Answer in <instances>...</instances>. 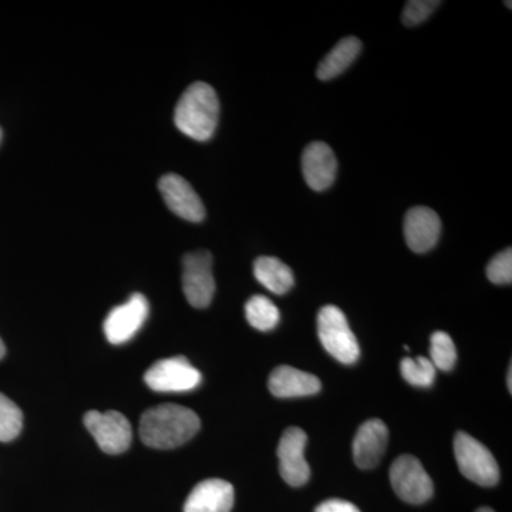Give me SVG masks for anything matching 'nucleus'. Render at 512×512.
I'll list each match as a JSON object with an SVG mask.
<instances>
[{
  "label": "nucleus",
  "instance_id": "1",
  "mask_svg": "<svg viewBox=\"0 0 512 512\" xmlns=\"http://www.w3.org/2000/svg\"><path fill=\"white\" fill-rule=\"evenodd\" d=\"M201 429L198 414L180 404H158L141 416L140 436L143 443L158 450L183 446Z\"/></svg>",
  "mask_w": 512,
  "mask_h": 512
},
{
  "label": "nucleus",
  "instance_id": "2",
  "mask_svg": "<svg viewBox=\"0 0 512 512\" xmlns=\"http://www.w3.org/2000/svg\"><path fill=\"white\" fill-rule=\"evenodd\" d=\"M220 120V100L210 84L197 82L185 90L177 109L175 126L195 141H208L214 136Z\"/></svg>",
  "mask_w": 512,
  "mask_h": 512
},
{
  "label": "nucleus",
  "instance_id": "3",
  "mask_svg": "<svg viewBox=\"0 0 512 512\" xmlns=\"http://www.w3.org/2000/svg\"><path fill=\"white\" fill-rule=\"evenodd\" d=\"M318 335L326 352L340 363L353 365L359 359V343L350 329L345 313L338 306L328 305L320 309Z\"/></svg>",
  "mask_w": 512,
  "mask_h": 512
},
{
  "label": "nucleus",
  "instance_id": "4",
  "mask_svg": "<svg viewBox=\"0 0 512 512\" xmlns=\"http://www.w3.org/2000/svg\"><path fill=\"white\" fill-rule=\"evenodd\" d=\"M454 454L461 474L483 487H493L500 480V468L491 451L464 431L454 439Z\"/></svg>",
  "mask_w": 512,
  "mask_h": 512
},
{
  "label": "nucleus",
  "instance_id": "5",
  "mask_svg": "<svg viewBox=\"0 0 512 512\" xmlns=\"http://www.w3.org/2000/svg\"><path fill=\"white\" fill-rule=\"evenodd\" d=\"M147 386L158 393H185L200 386V370L187 357L175 356L158 360L144 375Z\"/></svg>",
  "mask_w": 512,
  "mask_h": 512
},
{
  "label": "nucleus",
  "instance_id": "6",
  "mask_svg": "<svg viewBox=\"0 0 512 512\" xmlns=\"http://www.w3.org/2000/svg\"><path fill=\"white\" fill-rule=\"evenodd\" d=\"M393 490L409 504H424L433 497L434 485L427 471L416 457L402 456L390 467Z\"/></svg>",
  "mask_w": 512,
  "mask_h": 512
},
{
  "label": "nucleus",
  "instance_id": "7",
  "mask_svg": "<svg viewBox=\"0 0 512 512\" xmlns=\"http://www.w3.org/2000/svg\"><path fill=\"white\" fill-rule=\"evenodd\" d=\"M84 424L97 441L101 450L107 454H121L130 447L133 429L130 421L119 412H92L84 414Z\"/></svg>",
  "mask_w": 512,
  "mask_h": 512
},
{
  "label": "nucleus",
  "instance_id": "8",
  "mask_svg": "<svg viewBox=\"0 0 512 512\" xmlns=\"http://www.w3.org/2000/svg\"><path fill=\"white\" fill-rule=\"evenodd\" d=\"M183 289L191 306L207 308L215 293L212 255L208 251L190 252L183 259Z\"/></svg>",
  "mask_w": 512,
  "mask_h": 512
},
{
  "label": "nucleus",
  "instance_id": "9",
  "mask_svg": "<svg viewBox=\"0 0 512 512\" xmlns=\"http://www.w3.org/2000/svg\"><path fill=\"white\" fill-rule=\"evenodd\" d=\"M306 443L308 436L299 427H288L279 441V471L292 487H302L311 478V467L305 458Z\"/></svg>",
  "mask_w": 512,
  "mask_h": 512
},
{
  "label": "nucleus",
  "instance_id": "10",
  "mask_svg": "<svg viewBox=\"0 0 512 512\" xmlns=\"http://www.w3.org/2000/svg\"><path fill=\"white\" fill-rule=\"evenodd\" d=\"M150 305L146 296L134 293L123 305L116 306L104 320V333L111 345H123L141 329L146 322Z\"/></svg>",
  "mask_w": 512,
  "mask_h": 512
},
{
  "label": "nucleus",
  "instance_id": "11",
  "mask_svg": "<svg viewBox=\"0 0 512 512\" xmlns=\"http://www.w3.org/2000/svg\"><path fill=\"white\" fill-rule=\"evenodd\" d=\"M165 204L178 217L185 221L201 222L205 218V207L200 195L185 178L177 174H167L158 183Z\"/></svg>",
  "mask_w": 512,
  "mask_h": 512
},
{
  "label": "nucleus",
  "instance_id": "12",
  "mask_svg": "<svg viewBox=\"0 0 512 512\" xmlns=\"http://www.w3.org/2000/svg\"><path fill=\"white\" fill-rule=\"evenodd\" d=\"M302 173L313 191H325L335 183L338 160L332 148L322 141H313L302 154Z\"/></svg>",
  "mask_w": 512,
  "mask_h": 512
},
{
  "label": "nucleus",
  "instance_id": "13",
  "mask_svg": "<svg viewBox=\"0 0 512 512\" xmlns=\"http://www.w3.org/2000/svg\"><path fill=\"white\" fill-rule=\"evenodd\" d=\"M441 234L439 215L431 208L414 207L404 218V238L416 254H424L436 247Z\"/></svg>",
  "mask_w": 512,
  "mask_h": 512
},
{
  "label": "nucleus",
  "instance_id": "14",
  "mask_svg": "<svg viewBox=\"0 0 512 512\" xmlns=\"http://www.w3.org/2000/svg\"><path fill=\"white\" fill-rule=\"evenodd\" d=\"M389 443V430L382 420L372 419L363 423L353 440V458L356 466L370 470L379 464Z\"/></svg>",
  "mask_w": 512,
  "mask_h": 512
},
{
  "label": "nucleus",
  "instance_id": "15",
  "mask_svg": "<svg viewBox=\"0 0 512 512\" xmlns=\"http://www.w3.org/2000/svg\"><path fill=\"white\" fill-rule=\"evenodd\" d=\"M234 487L220 478L202 481L185 501L184 512H231L234 507Z\"/></svg>",
  "mask_w": 512,
  "mask_h": 512
},
{
  "label": "nucleus",
  "instance_id": "16",
  "mask_svg": "<svg viewBox=\"0 0 512 512\" xmlns=\"http://www.w3.org/2000/svg\"><path fill=\"white\" fill-rule=\"evenodd\" d=\"M268 386L271 393L279 399L312 396L322 389L318 377L291 366L276 367L269 376Z\"/></svg>",
  "mask_w": 512,
  "mask_h": 512
},
{
  "label": "nucleus",
  "instance_id": "17",
  "mask_svg": "<svg viewBox=\"0 0 512 512\" xmlns=\"http://www.w3.org/2000/svg\"><path fill=\"white\" fill-rule=\"evenodd\" d=\"M256 281L276 295L291 291L295 278L292 269L274 256H261L254 264Z\"/></svg>",
  "mask_w": 512,
  "mask_h": 512
},
{
  "label": "nucleus",
  "instance_id": "18",
  "mask_svg": "<svg viewBox=\"0 0 512 512\" xmlns=\"http://www.w3.org/2000/svg\"><path fill=\"white\" fill-rule=\"evenodd\" d=\"M362 50V42L357 37H345L340 40L338 45L333 47L318 67V77L320 80H332L339 74L345 72L346 69L355 62L356 57L360 55Z\"/></svg>",
  "mask_w": 512,
  "mask_h": 512
},
{
  "label": "nucleus",
  "instance_id": "19",
  "mask_svg": "<svg viewBox=\"0 0 512 512\" xmlns=\"http://www.w3.org/2000/svg\"><path fill=\"white\" fill-rule=\"evenodd\" d=\"M245 315L252 328L268 332L275 329L281 320V312L276 308L275 303L266 296L256 295L245 305Z\"/></svg>",
  "mask_w": 512,
  "mask_h": 512
},
{
  "label": "nucleus",
  "instance_id": "20",
  "mask_svg": "<svg viewBox=\"0 0 512 512\" xmlns=\"http://www.w3.org/2000/svg\"><path fill=\"white\" fill-rule=\"evenodd\" d=\"M430 362L441 372H450L457 362V350L453 339L446 332H436L430 340Z\"/></svg>",
  "mask_w": 512,
  "mask_h": 512
},
{
  "label": "nucleus",
  "instance_id": "21",
  "mask_svg": "<svg viewBox=\"0 0 512 512\" xmlns=\"http://www.w3.org/2000/svg\"><path fill=\"white\" fill-rule=\"evenodd\" d=\"M400 370H402L403 379L412 386L430 387L436 379L437 369L427 357L420 356L417 359L406 357L400 363Z\"/></svg>",
  "mask_w": 512,
  "mask_h": 512
},
{
  "label": "nucleus",
  "instance_id": "22",
  "mask_svg": "<svg viewBox=\"0 0 512 512\" xmlns=\"http://www.w3.org/2000/svg\"><path fill=\"white\" fill-rule=\"evenodd\" d=\"M23 427V413L18 404L0 393V441L8 443L19 436Z\"/></svg>",
  "mask_w": 512,
  "mask_h": 512
},
{
  "label": "nucleus",
  "instance_id": "23",
  "mask_svg": "<svg viewBox=\"0 0 512 512\" xmlns=\"http://www.w3.org/2000/svg\"><path fill=\"white\" fill-rule=\"evenodd\" d=\"M487 276L495 285H510L512 282V249L507 248L495 255L487 266Z\"/></svg>",
  "mask_w": 512,
  "mask_h": 512
},
{
  "label": "nucleus",
  "instance_id": "24",
  "mask_svg": "<svg viewBox=\"0 0 512 512\" xmlns=\"http://www.w3.org/2000/svg\"><path fill=\"white\" fill-rule=\"evenodd\" d=\"M440 5L441 2H437V0H410L403 10L402 20L404 25L409 26V28L420 25L424 20L429 19L431 13Z\"/></svg>",
  "mask_w": 512,
  "mask_h": 512
},
{
  "label": "nucleus",
  "instance_id": "25",
  "mask_svg": "<svg viewBox=\"0 0 512 512\" xmlns=\"http://www.w3.org/2000/svg\"><path fill=\"white\" fill-rule=\"evenodd\" d=\"M315 512H360V510L355 504L349 503V501L333 498V500H328L318 505Z\"/></svg>",
  "mask_w": 512,
  "mask_h": 512
},
{
  "label": "nucleus",
  "instance_id": "26",
  "mask_svg": "<svg viewBox=\"0 0 512 512\" xmlns=\"http://www.w3.org/2000/svg\"><path fill=\"white\" fill-rule=\"evenodd\" d=\"M6 348L5 343L2 342V339H0V360L3 359V356H5Z\"/></svg>",
  "mask_w": 512,
  "mask_h": 512
},
{
  "label": "nucleus",
  "instance_id": "27",
  "mask_svg": "<svg viewBox=\"0 0 512 512\" xmlns=\"http://www.w3.org/2000/svg\"><path fill=\"white\" fill-rule=\"evenodd\" d=\"M511 376H512V369L510 366V369H508V389H510V392L512 390Z\"/></svg>",
  "mask_w": 512,
  "mask_h": 512
},
{
  "label": "nucleus",
  "instance_id": "28",
  "mask_svg": "<svg viewBox=\"0 0 512 512\" xmlns=\"http://www.w3.org/2000/svg\"><path fill=\"white\" fill-rule=\"evenodd\" d=\"M476 512H494V511L491 510V508L483 507V508H480V510H477Z\"/></svg>",
  "mask_w": 512,
  "mask_h": 512
},
{
  "label": "nucleus",
  "instance_id": "29",
  "mask_svg": "<svg viewBox=\"0 0 512 512\" xmlns=\"http://www.w3.org/2000/svg\"><path fill=\"white\" fill-rule=\"evenodd\" d=\"M0 138H2V130H0Z\"/></svg>",
  "mask_w": 512,
  "mask_h": 512
}]
</instances>
